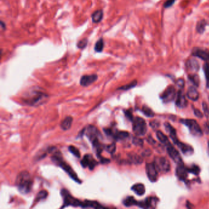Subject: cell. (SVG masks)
<instances>
[{"mask_svg": "<svg viewBox=\"0 0 209 209\" xmlns=\"http://www.w3.org/2000/svg\"><path fill=\"white\" fill-rule=\"evenodd\" d=\"M138 201H136V199H134V197L132 196H129V197H127L126 199H124L123 202V205L126 207H131L132 205H138Z\"/></svg>", "mask_w": 209, "mask_h": 209, "instance_id": "28", "label": "cell"}, {"mask_svg": "<svg viewBox=\"0 0 209 209\" xmlns=\"http://www.w3.org/2000/svg\"><path fill=\"white\" fill-rule=\"evenodd\" d=\"M129 158L131 159V160L134 163L136 164H139L141 163L142 162V159L139 156L137 155H130Z\"/></svg>", "mask_w": 209, "mask_h": 209, "instance_id": "39", "label": "cell"}, {"mask_svg": "<svg viewBox=\"0 0 209 209\" xmlns=\"http://www.w3.org/2000/svg\"><path fill=\"white\" fill-rule=\"evenodd\" d=\"M188 79L195 86L198 87L199 85V79L197 74H191L188 76Z\"/></svg>", "mask_w": 209, "mask_h": 209, "instance_id": "33", "label": "cell"}, {"mask_svg": "<svg viewBox=\"0 0 209 209\" xmlns=\"http://www.w3.org/2000/svg\"><path fill=\"white\" fill-rule=\"evenodd\" d=\"M99 158H100V161H101V163H103V164H107V163H110V161H109V159L101 157L100 156H99Z\"/></svg>", "mask_w": 209, "mask_h": 209, "instance_id": "47", "label": "cell"}, {"mask_svg": "<svg viewBox=\"0 0 209 209\" xmlns=\"http://www.w3.org/2000/svg\"><path fill=\"white\" fill-rule=\"evenodd\" d=\"M167 146V151L169 155V156L174 161H175L177 164H183L182 161V159L178 152V151L174 148V147L172 145L170 144L166 145Z\"/></svg>", "mask_w": 209, "mask_h": 209, "instance_id": "11", "label": "cell"}, {"mask_svg": "<svg viewBox=\"0 0 209 209\" xmlns=\"http://www.w3.org/2000/svg\"><path fill=\"white\" fill-rule=\"evenodd\" d=\"M176 145L180 149L181 152L186 155H191L194 152V150L193 149V147L191 146H190V145L183 144L182 142H180V141L178 142Z\"/></svg>", "mask_w": 209, "mask_h": 209, "instance_id": "19", "label": "cell"}, {"mask_svg": "<svg viewBox=\"0 0 209 209\" xmlns=\"http://www.w3.org/2000/svg\"><path fill=\"white\" fill-rule=\"evenodd\" d=\"M47 196H48V193L47 191L45 190L41 191L38 193V194H37L36 197L35 198V202H39L42 200L45 199L47 197Z\"/></svg>", "mask_w": 209, "mask_h": 209, "instance_id": "31", "label": "cell"}, {"mask_svg": "<svg viewBox=\"0 0 209 209\" xmlns=\"http://www.w3.org/2000/svg\"><path fill=\"white\" fill-rule=\"evenodd\" d=\"M207 25V23L206 21L204 20H202L198 22V23L197 24V26H196V30H197L198 32L200 34L203 33L205 31Z\"/></svg>", "mask_w": 209, "mask_h": 209, "instance_id": "30", "label": "cell"}, {"mask_svg": "<svg viewBox=\"0 0 209 209\" xmlns=\"http://www.w3.org/2000/svg\"><path fill=\"white\" fill-rule=\"evenodd\" d=\"M165 126V128L166 131L169 134L170 138L172 139V140L173 141V142H174L175 144H177L178 142H179L177 136V132L176 131L175 129V128H174L173 126L170 125V124H169V123H166L164 124Z\"/></svg>", "mask_w": 209, "mask_h": 209, "instance_id": "18", "label": "cell"}, {"mask_svg": "<svg viewBox=\"0 0 209 209\" xmlns=\"http://www.w3.org/2000/svg\"><path fill=\"white\" fill-rule=\"evenodd\" d=\"M104 47V41L103 38H100L96 42L94 49V51L97 52H101L103 51Z\"/></svg>", "mask_w": 209, "mask_h": 209, "instance_id": "29", "label": "cell"}, {"mask_svg": "<svg viewBox=\"0 0 209 209\" xmlns=\"http://www.w3.org/2000/svg\"><path fill=\"white\" fill-rule=\"evenodd\" d=\"M106 151L110 153V154H114L115 151H116V145L115 144H111L110 145H108L106 147Z\"/></svg>", "mask_w": 209, "mask_h": 209, "instance_id": "38", "label": "cell"}, {"mask_svg": "<svg viewBox=\"0 0 209 209\" xmlns=\"http://www.w3.org/2000/svg\"><path fill=\"white\" fill-rule=\"evenodd\" d=\"M188 171L183 164H178L176 169V176L179 180L184 181L188 177Z\"/></svg>", "mask_w": 209, "mask_h": 209, "instance_id": "16", "label": "cell"}, {"mask_svg": "<svg viewBox=\"0 0 209 209\" xmlns=\"http://www.w3.org/2000/svg\"><path fill=\"white\" fill-rule=\"evenodd\" d=\"M176 105L180 108H183L187 105V101L186 100L185 94L181 90H180L177 94Z\"/></svg>", "mask_w": 209, "mask_h": 209, "instance_id": "20", "label": "cell"}, {"mask_svg": "<svg viewBox=\"0 0 209 209\" xmlns=\"http://www.w3.org/2000/svg\"><path fill=\"white\" fill-rule=\"evenodd\" d=\"M84 133L86 134L90 141L91 142L92 144L100 142L99 138L101 136V134L95 126L90 125L87 128H85Z\"/></svg>", "mask_w": 209, "mask_h": 209, "instance_id": "8", "label": "cell"}, {"mask_svg": "<svg viewBox=\"0 0 209 209\" xmlns=\"http://www.w3.org/2000/svg\"><path fill=\"white\" fill-rule=\"evenodd\" d=\"M97 79V76L96 74L83 76L80 80V83L83 87H88L91 85Z\"/></svg>", "mask_w": 209, "mask_h": 209, "instance_id": "14", "label": "cell"}, {"mask_svg": "<svg viewBox=\"0 0 209 209\" xmlns=\"http://www.w3.org/2000/svg\"><path fill=\"white\" fill-rule=\"evenodd\" d=\"M80 207L82 208H103L102 205H101L99 203L96 201H85L84 202H82Z\"/></svg>", "mask_w": 209, "mask_h": 209, "instance_id": "24", "label": "cell"}, {"mask_svg": "<svg viewBox=\"0 0 209 209\" xmlns=\"http://www.w3.org/2000/svg\"><path fill=\"white\" fill-rule=\"evenodd\" d=\"M192 55L201 58L205 62L209 61V51L201 48H194L192 51Z\"/></svg>", "mask_w": 209, "mask_h": 209, "instance_id": "12", "label": "cell"}, {"mask_svg": "<svg viewBox=\"0 0 209 209\" xmlns=\"http://www.w3.org/2000/svg\"><path fill=\"white\" fill-rule=\"evenodd\" d=\"M204 71L205 73V76L207 82V87L209 89V61L205 62L203 66Z\"/></svg>", "mask_w": 209, "mask_h": 209, "instance_id": "32", "label": "cell"}, {"mask_svg": "<svg viewBox=\"0 0 209 209\" xmlns=\"http://www.w3.org/2000/svg\"><path fill=\"white\" fill-rule=\"evenodd\" d=\"M125 115L128 119H129L130 120H132L133 119L132 114L130 111H129V110H126V111H125Z\"/></svg>", "mask_w": 209, "mask_h": 209, "instance_id": "48", "label": "cell"}, {"mask_svg": "<svg viewBox=\"0 0 209 209\" xmlns=\"http://www.w3.org/2000/svg\"><path fill=\"white\" fill-rule=\"evenodd\" d=\"M180 122L189 128L190 132L194 136H201L202 135V129L196 120L192 119H181Z\"/></svg>", "mask_w": 209, "mask_h": 209, "instance_id": "5", "label": "cell"}, {"mask_svg": "<svg viewBox=\"0 0 209 209\" xmlns=\"http://www.w3.org/2000/svg\"><path fill=\"white\" fill-rule=\"evenodd\" d=\"M132 129L138 136H142L146 134L147 127L145 121L141 117H136L133 120Z\"/></svg>", "mask_w": 209, "mask_h": 209, "instance_id": "4", "label": "cell"}, {"mask_svg": "<svg viewBox=\"0 0 209 209\" xmlns=\"http://www.w3.org/2000/svg\"><path fill=\"white\" fill-rule=\"evenodd\" d=\"M87 44H88V40L87 39H83L77 42V46L80 49H83L87 46Z\"/></svg>", "mask_w": 209, "mask_h": 209, "instance_id": "40", "label": "cell"}, {"mask_svg": "<svg viewBox=\"0 0 209 209\" xmlns=\"http://www.w3.org/2000/svg\"><path fill=\"white\" fill-rule=\"evenodd\" d=\"M61 195L63 198L64 203L61 208L66 207L67 206L73 207H80L82 201L77 199H76L71 196V194L66 189H62L61 191Z\"/></svg>", "mask_w": 209, "mask_h": 209, "instance_id": "6", "label": "cell"}, {"mask_svg": "<svg viewBox=\"0 0 209 209\" xmlns=\"http://www.w3.org/2000/svg\"><path fill=\"white\" fill-rule=\"evenodd\" d=\"M154 164L158 171L162 172V173H168L170 169V163L166 158L164 157L155 158Z\"/></svg>", "mask_w": 209, "mask_h": 209, "instance_id": "7", "label": "cell"}, {"mask_svg": "<svg viewBox=\"0 0 209 209\" xmlns=\"http://www.w3.org/2000/svg\"><path fill=\"white\" fill-rule=\"evenodd\" d=\"M103 11L102 10H97L92 14L91 19L92 21L94 23L100 22L103 18Z\"/></svg>", "mask_w": 209, "mask_h": 209, "instance_id": "25", "label": "cell"}, {"mask_svg": "<svg viewBox=\"0 0 209 209\" xmlns=\"http://www.w3.org/2000/svg\"><path fill=\"white\" fill-rule=\"evenodd\" d=\"M194 115L198 117V118H202L203 117V114L200 111V110L199 109H194Z\"/></svg>", "mask_w": 209, "mask_h": 209, "instance_id": "45", "label": "cell"}, {"mask_svg": "<svg viewBox=\"0 0 209 209\" xmlns=\"http://www.w3.org/2000/svg\"><path fill=\"white\" fill-rule=\"evenodd\" d=\"M81 164L84 168L89 167L90 170H93L97 164V162L90 155H85L81 161Z\"/></svg>", "mask_w": 209, "mask_h": 209, "instance_id": "13", "label": "cell"}, {"mask_svg": "<svg viewBox=\"0 0 209 209\" xmlns=\"http://www.w3.org/2000/svg\"><path fill=\"white\" fill-rule=\"evenodd\" d=\"M177 85L179 87L182 89L184 87V85H185V81H184L183 79H179L177 81Z\"/></svg>", "mask_w": 209, "mask_h": 209, "instance_id": "46", "label": "cell"}, {"mask_svg": "<svg viewBox=\"0 0 209 209\" xmlns=\"http://www.w3.org/2000/svg\"><path fill=\"white\" fill-rule=\"evenodd\" d=\"M131 190L138 196H142L145 193V187L142 183L135 184L131 187Z\"/></svg>", "mask_w": 209, "mask_h": 209, "instance_id": "23", "label": "cell"}, {"mask_svg": "<svg viewBox=\"0 0 209 209\" xmlns=\"http://www.w3.org/2000/svg\"><path fill=\"white\" fill-rule=\"evenodd\" d=\"M175 3V0H167L164 4V7L165 8H168L171 7Z\"/></svg>", "mask_w": 209, "mask_h": 209, "instance_id": "43", "label": "cell"}, {"mask_svg": "<svg viewBox=\"0 0 209 209\" xmlns=\"http://www.w3.org/2000/svg\"><path fill=\"white\" fill-rule=\"evenodd\" d=\"M132 142L134 145L137 146H142L143 145V141L138 138H134L132 140Z\"/></svg>", "mask_w": 209, "mask_h": 209, "instance_id": "42", "label": "cell"}, {"mask_svg": "<svg viewBox=\"0 0 209 209\" xmlns=\"http://www.w3.org/2000/svg\"><path fill=\"white\" fill-rule=\"evenodd\" d=\"M72 121H73V118L72 117L68 116L66 117L62 121H61L60 124V126L61 129L64 131H67L71 127Z\"/></svg>", "mask_w": 209, "mask_h": 209, "instance_id": "22", "label": "cell"}, {"mask_svg": "<svg viewBox=\"0 0 209 209\" xmlns=\"http://www.w3.org/2000/svg\"><path fill=\"white\" fill-rule=\"evenodd\" d=\"M176 96V90L173 86H169L161 95V98L165 103L173 101Z\"/></svg>", "mask_w": 209, "mask_h": 209, "instance_id": "10", "label": "cell"}, {"mask_svg": "<svg viewBox=\"0 0 209 209\" xmlns=\"http://www.w3.org/2000/svg\"><path fill=\"white\" fill-rule=\"evenodd\" d=\"M202 108H203V110H204V113L205 116L207 118H209V108H208L206 103L204 102L202 103Z\"/></svg>", "mask_w": 209, "mask_h": 209, "instance_id": "41", "label": "cell"}, {"mask_svg": "<svg viewBox=\"0 0 209 209\" xmlns=\"http://www.w3.org/2000/svg\"><path fill=\"white\" fill-rule=\"evenodd\" d=\"M205 127L207 128V130L209 132V123H207L205 124Z\"/></svg>", "mask_w": 209, "mask_h": 209, "instance_id": "49", "label": "cell"}, {"mask_svg": "<svg viewBox=\"0 0 209 209\" xmlns=\"http://www.w3.org/2000/svg\"><path fill=\"white\" fill-rule=\"evenodd\" d=\"M16 185L22 194H26L31 191L33 180L28 171L23 170L19 174L16 180Z\"/></svg>", "mask_w": 209, "mask_h": 209, "instance_id": "2", "label": "cell"}, {"mask_svg": "<svg viewBox=\"0 0 209 209\" xmlns=\"http://www.w3.org/2000/svg\"><path fill=\"white\" fill-rule=\"evenodd\" d=\"M142 112L143 114L148 117H153L155 115L154 112H153V110L149 107H147L146 106H143L142 109Z\"/></svg>", "mask_w": 209, "mask_h": 209, "instance_id": "34", "label": "cell"}, {"mask_svg": "<svg viewBox=\"0 0 209 209\" xmlns=\"http://www.w3.org/2000/svg\"><path fill=\"white\" fill-rule=\"evenodd\" d=\"M52 160L58 166L62 168L72 179H73L77 183H81L80 180L79 179L75 172L74 171V170L71 168V167L69 165H68L63 160V158L60 152L57 151L54 152L53 155L52 156Z\"/></svg>", "mask_w": 209, "mask_h": 209, "instance_id": "3", "label": "cell"}, {"mask_svg": "<svg viewBox=\"0 0 209 209\" xmlns=\"http://www.w3.org/2000/svg\"><path fill=\"white\" fill-rule=\"evenodd\" d=\"M158 170L154 163H147L146 164V173L149 180L152 182L156 181L158 177Z\"/></svg>", "mask_w": 209, "mask_h": 209, "instance_id": "9", "label": "cell"}, {"mask_svg": "<svg viewBox=\"0 0 209 209\" xmlns=\"http://www.w3.org/2000/svg\"><path fill=\"white\" fill-rule=\"evenodd\" d=\"M68 150L72 155H74L76 157H77V158H80V153L79 149H77L76 147L72 146V145H70L69 147Z\"/></svg>", "mask_w": 209, "mask_h": 209, "instance_id": "37", "label": "cell"}, {"mask_svg": "<svg viewBox=\"0 0 209 209\" xmlns=\"http://www.w3.org/2000/svg\"><path fill=\"white\" fill-rule=\"evenodd\" d=\"M137 85V81L136 80H134L132 82H131V83L125 85L124 86H122V87H120L118 89V90H128L134 88V87H136Z\"/></svg>", "mask_w": 209, "mask_h": 209, "instance_id": "36", "label": "cell"}, {"mask_svg": "<svg viewBox=\"0 0 209 209\" xmlns=\"http://www.w3.org/2000/svg\"><path fill=\"white\" fill-rule=\"evenodd\" d=\"M187 170L188 171V173H191L196 176L199 175L200 173V168L197 165H193L190 167L187 168Z\"/></svg>", "mask_w": 209, "mask_h": 209, "instance_id": "35", "label": "cell"}, {"mask_svg": "<svg viewBox=\"0 0 209 209\" xmlns=\"http://www.w3.org/2000/svg\"><path fill=\"white\" fill-rule=\"evenodd\" d=\"M188 99L192 101H197L199 99V93L194 87H190L187 93Z\"/></svg>", "mask_w": 209, "mask_h": 209, "instance_id": "21", "label": "cell"}, {"mask_svg": "<svg viewBox=\"0 0 209 209\" xmlns=\"http://www.w3.org/2000/svg\"><path fill=\"white\" fill-rule=\"evenodd\" d=\"M48 96L38 88L30 89L23 96V101L27 104L32 106H38L43 104L47 100Z\"/></svg>", "mask_w": 209, "mask_h": 209, "instance_id": "1", "label": "cell"}, {"mask_svg": "<svg viewBox=\"0 0 209 209\" xmlns=\"http://www.w3.org/2000/svg\"><path fill=\"white\" fill-rule=\"evenodd\" d=\"M186 68L191 72H196L199 69V64L196 60L190 59L187 61Z\"/></svg>", "mask_w": 209, "mask_h": 209, "instance_id": "17", "label": "cell"}, {"mask_svg": "<svg viewBox=\"0 0 209 209\" xmlns=\"http://www.w3.org/2000/svg\"><path fill=\"white\" fill-rule=\"evenodd\" d=\"M158 201V199L154 197L147 198L143 201L138 202V206L141 208H150V207H155L156 202Z\"/></svg>", "mask_w": 209, "mask_h": 209, "instance_id": "15", "label": "cell"}, {"mask_svg": "<svg viewBox=\"0 0 209 209\" xmlns=\"http://www.w3.org/2000/svg\"><path fill=\"white\" fill-rule=\"evenodd\" d=\"M129 133L126 131H118L113 133L112 137L117 141H123L129 137Z\"/></svg>", "mask_w": 209, "mask_h": 209, "instance_id": "26", "label": "cell"}, {"mask_svg": "<svg viewBox=\"0 0 209 209\" xmlns=\"http://www.w3.org/2000/svg\"><path fill=\"white\" fill-rule=\"evenodd\" d=\"M156 137L159 141L166 145H167L170 144L167 137L166 136V135H164L161 131H158L156 132Z\"/></svg>", "mask_w": 209, "mask_h": 209, "instance_id": "27", "label": "cell"}, {"mask_svg": "<svg viewBox=\"0 0 209 209\" xmlns=\"http://www.w3.org/2000/svg\"><path fill=\"white\" fill-rule=\"evenodd\" d=\"M208 153L209 154V142L208 143Z\"/></svg>", "mask_w": 209, "mask_h": 209, "instance_id": "50", "label": "cell"}, {"mask_svg": "<svg viewBox=\"0 0 209 209\" xmlns=\"http://www.w3.org/2000/svg\"><path fill=\"white\" fill-rule=\"evenodd\" d=\"M159 125L160 124H159V123L157 120H153L150 123V126L153 129H156V128H158Z\"/></svg>", "mask_w": 209, "mask_h": 209, "instance_id": "44", "label": "cell"}]
</instances>
